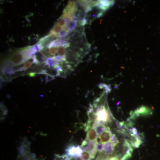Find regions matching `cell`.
Here are the masks:
<instances>
[{"instance_id": "cell-6", "label": "cell", "mask_w": 160, "mask_h": 160, "mask_svg": "<svg viewBox=\"0 0 160 160\" xmlns=\"http://www.w3.org/2000/svg\"><path fill=\"white\" fill-rule=\"evenodd\" d=\"M98 135L94 127L92 126L87 131L86 141L87 142H94L97 141Z\"/></svg>"}, {"instance_id": "cell-21", "label": "cell", "mask_w": 160, "mask_h": 160, "mask_svg": "<svg viewBox=\"0 0 160 160\" xmlns=\"http://www.w3.org/2000/svg\"><path fill=\"white\" fill-rule=\"evenodd\" d=\"M69 34V32L66 31L65 29H62V31L59 33V38H65Z\"/></svg>"}, {"instance_id": "cell-7", "label": "cell", "mask_w": 160, "mask_h": 160, "mask_svg": "<svg viewBox=\"0 0 160 160\" xmlns=\"http://www.w3.org/2000/svg\"><path fill=\"white\" fill-rule=\"evenodd\" d=\"M142 143V139L139 136H138L136 137H131L130 143H129L132 147H134V148H138Z\"/></svg>"}, {"instance_id": "cell-9", "label": "cell", "mask_w": 160, "mask_h": 160, "mask_svg": "<svg viewBox=\"0 0 160 160\" xmlns=\"http://www.w3.org/2000/svg\"><path fill=\"white\" fill-rule=\"evenodd\" d=\"M114 147L110 142L107 143L104 145V152L106 154H112L114 151Z\"/></svg>"}, {"instance_id": "cell-11", "label": "cell", "mask_w": 160, "mask_h": 160, "mask_svg": "<svg viewBox=\"0 0 160 160\" xmlns=\"http://www.w3.org/2000/svg\"><path fill=\"white\" fill-rule=\"evenodd\" d=\"M80 158L81 160H91L94 158L93 156L90 152L86 151L82 152Z\"/></svg>"}, {"instance_id": "cell-1", "label": "cell", "mask_w": 160, "mask_h": 160, "mask_svg": "<svg viewBox=\"0 0 160 160\" xmlns=\"http://www.w3.org/2000/svg\"><path fill=\"white\" fill-rule=\"evenodd\" d=\"M108 108V107H107ZM96 119L102 124L105 125L108 120L107 108L105 105H102L96 108Z\"/></svg>"}, {"instance_id": "cell-16", "label": "cell", "mask_w": 160, "mask_h": 160, "mask_svg": "<svg viewBox=\"0 0 160 160\" xmlns=\"http://www.w3.org/2000/svg\"><path fill=\"white\" fill-rule=\"evenodd\" d=\"M99 87L100 89H104V92L106 93H109L111 92V86L110 85H107L105 84H100L99 85Z\"/></svg>"}, {"instance_id": "cell-4", "label": "cell", "mask_w": 160, "mask_h": 160, "mask_svg": "<svg viewBox=\"0 0 160 160\" xmlns=\"http://www.w3.org/2000/svg\"><path fill=\"white\" fill-rule=\"evenodd\" d=\"M112 134V133L110 131V128L109 127H106L105 130L101 133L100 136L99 137L100 143L104 145V144L109 142L111 141Z\"/></svg>"}, {"instance_id": "cell-12", "label": "cell", "mask_w": 160, "mask_h": 160, "mask_svg": "<svg viewBox=\"0 0 160 160\" xmlns=\"http://www.w3.org/2000/svg\"><path fill=\"white\" fill-rule=\"evenodd\" d=\"M36 58L39 64L46 62V59H47L44 56V55L41 52H39L36 53Z\"/></svg>"}, {"instance_id": "cell-5", "label": "cell", "mask_w": 160, "mask_h": 160, "mask_svg": "<svg viewBox=\"0 0 160 160\" xmlns=\"http://www.w3.org/2000/svg\"><path fill=\"white\" fill-rule=\"evenodd\" d=\"M114 4L113 1H97L96 6L101 11L106 12Z\"/></svg>"}, {"instance_id": "cell-22", "label": "cell", "mask_w": 160, "mask_h": 160, "mask_svg": "<svg viewBox=\"0 0 160 160\" xmlns=\"http://www.w3.org/2000/svg\"><path fill=\"white\" fill-rule=\"evenodd\" d=\"M29 160H36L35 159L33 158H32V157H31V156H30V158H29Z\"/></svg>"}, {"instance_id": "cell-18", "label": "cell", "mask_w": 160, "mask_h": 160, "mask_svg": "<svg viewBox=\"0 0 160 160\" xmlns=\"http://www.w3.org/2000/svg\"><path fill=\"white\" fill-rule=\"evenodd\" d=\"M58 52V48L56 47H51L49 48V52L52 57H54Z\"/></svg>"}, {"instance_id": "cell-13", "label": "cell", "mask_w": 160, "mask_h": 160, "mask_svg": "<svg viewBox=\"0 0 160 160\" xmlns=\"http://www.w3.org/2000/svg\"><path fill=\"white\" fill-rule=\"evenodd\" d=\"M94 127L97 133L98 136H100V135L102 132L104 131L106 129V126L105 125H101V124H98L95 126H92Z\"/></svg>"}, {"instance_id": "cell-8", "label": "cell", "mask_w": 160, "mask_h": 160, "mask_svg": "<svg viewBox=\"0 0 160 160\" xmlns=\"http://www.w3.org/2000/svg\"><path fill=\"white\" fill-rule=\"evenodd\" d=\"M46 66H48L49 68H54L56 69L59 66L57 62H56L52 58H48L46 59Z\"/></svg>"}, {"instance_id": "cell-3", "label": "cell", "mask_w": 160, "mask_h": 160, "mask_svg": "<svg viewBox=\"0 0 160 160\" xmlns=\"http://www.w3.org/2000/svg\"><path fill=\"white\" fill-rule=\"evenodd\" d=\"M82 150L79 146H70L67 149V155L70 158H79L81 156Z\"/></svg>"}, {"instance_id": "cell-20", "label": "cell", "mask_w": 160, "mask_h": 160, "mask_svg": "<svg viewBox=\"0 0 160 160\" xmlns=\"http://www.w3.org/2000/svg\"><path fill=\"white\" fill-rule=\"evenodd\" d=\"M56 24L58 25L59 26H61L62 28H63L65 26H66V22H65V20L62 18V17L60 18L58 20Z\"/></svg>"}, {"instance_id": "cell-2", "label": "cell", "mask_w": 160, "mask_h": 160, "mask_svg": "<svg viewBox=\"0 0 160 160\" xmlns=\"http://www.w3.org/2000/svg\"><path fill=\"white\" fill-rule=\"evenodd\" d=\"M58 37L53 34H48L41 39L39 41V44L42 47V49L49 46L52 42L58 38Z\"/></svg>"}, {"instance_id": "cell-15", "label": "cell", "mask_w": 160, "mask_h": 160, "mask_svg": "<svg viewBox=\"0 0 160 160\" xmlns=\"http://www.w3.org/2000/svg\"><path fill=\"white\" fill-rule=\"evenodd\" d=\"M32 63H33L32 59V62L30 61H27L26 62L24 63V65H23L22 67H21L19 68L18 69V72L24 71V70L29 69V68L31 67Z\"/></svg>"}, {"instance_id": "cell-19", "label": "cell", "mask_w": 160, "mask_h": 160, "mask_svg": "<svg viewBox=\"0 0 160 160\" xmlns=\"http://www.w3.org/2000/svg\"><path fill=\"white\" fill-rule=\"evenodd\" d=\"M95 149L97 151L99 152L104 151V145L98 143L97 142L96 145Z\"/></svg>"}, {"instance_id": "cell-10", "label": "cell", "mask_w": 160, "mask_h": 160, "mask_svg": "<svg viewBox=\"0 0 160 160\" xmlns=\"http://www.w3.org/2000/svg\"><path fill=\"white\" fill-rule=\"evenodd\" d=\"M62 29L63 28L61 26H59L57 24H55L52 27L49 34L54 35L57 36L59 37V33H60V32L62 31Z\"/></svg>"}, {"instance_id": "cell-14", "label": "cell", "mask_w": 160, "mask_h": 160, "mask_svg": "<svg viewBox=\"0 0 160 160\" xmlns=\"http://www.w3.org/2000/svg\"><path fill=\"white\" fill-rule=\"evenodd\" d=\"M58 56L66 58V48L62 46H60L58 47Z\"/></svg>"}, {"instance_id": "cell-17", "label": "cell", "mask_w": 160, "mask_h": 160, "mask_svg": "<svg viewBox=\"0 0 160 160\" xmlns=\"http://www.w3.org/2000/svg\"><path fill=\"white\" fill-rule=\"evenodd\" d=\"M110 143L113 145L114 147L116 146L117 145H118L120 143L119 141L118 140V138L117 137L115 134H112V135Z\"/></svg>"}]
</instances>
